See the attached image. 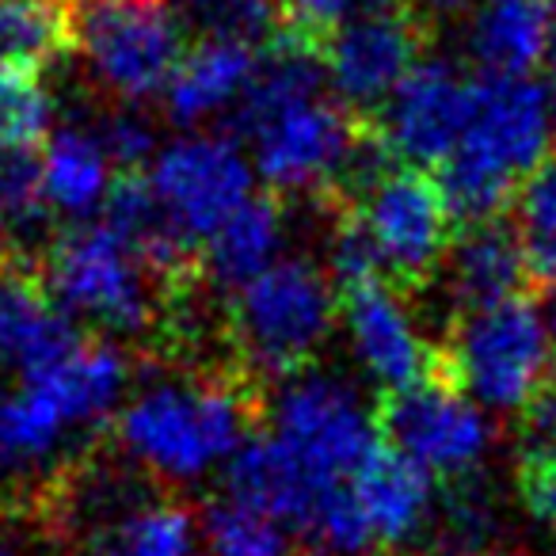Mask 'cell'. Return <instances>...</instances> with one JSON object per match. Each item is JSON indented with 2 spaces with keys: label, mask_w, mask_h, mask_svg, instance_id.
Wrapping results in <instances>:
<instances>
[{
  "label": "cell",
  "mask_w": 556,
  "mask_h": 556,
  "mask_svg": "<svg viewBox=\"0 0 556 556\" xmlns=\"http://www.w3.org/2000/svg\"><path fill=\"white\" fill-rule=\"evenodd\" d=\"M244 153L267 194L348 191L366 146V123L332 96L320 62V42L278 31L260 50V65L237 108Z\"/></svg>",
  "instance_id": "1"
},
{
  "label": "cell",
  "mask_w": 556,
  "mask_h": 556,
  "mask_svg": "<svg viewBox=\"0 0 556 556\" xmlns=\"http://www.w3.org/2000/svg\"><path fill=\"white\" fill-rule=\"evenodd\" d=\"M130 358L108 340H80L58 363L0 386V503L62 488L88 442L115 427L130 396Z\"/></svg>",
  "instance_id": "2"
},
{
  "label": "cell",
  "mask_w": 556,
  "mask_h": 556,
  "mask_svg": "<svg viewBox=\"0 0 556 556\" xmlns=\"http://www.w3.org/2000/svg\"><path fill=\"white\" fill-rule=\"evenodd\" d=\"M252 378L161 374L130 389L115 416L118 454L146 480L191 488L225 472L255 439Z\"/></svg>",
  "instance_id": "3"
},
{
  "label": "cell",
  "mask_w": 556,
  "mask_h": 556,
  "mask_svg": "<svg viewBox=\"0 0 556 556\" xmlns=\"http://www.w3.org/2000/svg\"><path fill=\"white\" fill-rule=\"evenodd\" d=\"M553 138V96L538 77H472L469 123L434 176L454 222H500L526 179L548 161Z\"/></svg>",
  "instance_id": "4"
},
{
  "label": "cell",
  "mask_w": 556,
  "mask_h": 556,
  "mask_svg": "<svg viewBox=\"0 0 556 556\" xmlns=\"http://www.w3.org/2000/svg\"><path fill=\"white\" fill-rule=\"evenodd\" d=\"M340 320V287L325 263L282 255L270 270L229 294V340L240 370L287 381L313 370Z\"/></svg>",
  "instance_id": "5"
},
{
  "label": "cell",
  "mask_w": 556,
  "mask_h": 556,
  "mask_svg": "<svg viewBox=\"0 0 556 556\" xmlns=\"http://www.w3.org/2000/svg\"><path fill=\"white\" fill-rule=\"evenodd\" d=\"M439 374L488 416H526L556 386V348L530 298L462 309L439 348Z\"/></svg>",
  "instance_id": "6"
},
{
  "label": "cell",
  "mask_w": 556,
  "mask_h": 556,
  "mask_svg": "<svg viewBox=\"0 0 556 556\" xmlns=\"http://www.w3.org/2000/svg\"><path fill=\"white\" fill-rule=\"evenodd\" d=\"M42 287L73 325L103 336H146L161 320V287L149 260L111 222H85L58 232L42 252Z\"/></svg>",
  "instance_id": "7"
},
{
  "label": "cell",
  "mask_w": 556,
  "mask_h": 556,
  "mask_svg": "<svg viewBox=\"0 0 556 556\" xmlns=\"http://www.w3.org/2000/svg\"><path fill=\"white\" fill-rule=\"evenodd\" d=\"M73 50L111 100H161L184 62V24L164 0H77Z\"/></svg>",
  "instance_id": "8"
},
{
  "label": "cell",
  "mask_w": 556,
  "mask_h": 556,
  "mask_svg": "<svg viewBox=\"0 0 556 556\" xmlns=\"http://www.w3.org/2000/svg\"><path fill=\"white\" fill-rule=\"evenodd\" d=\"M168 240L199 263L202 244L252 199L255 168L244 146L225 134H179L141 172Z\"/></svg>",
  "instance_id": "9"
},
{
  "label": "cell",
  "mask_w": 556,
  "mask_h": 556,
  "mask_svg": "<svg viewBox=\"0 0 556 556\" xmlns=\"http://www.w3.org/2000/svg\"><path fill=\"white\" fill-rule=\"evenodd\" d=\"M378 424L381 442L393 454L446 488L477 480L495 442L488 412L450 386L442 374L381 396Z\"/></svg>",
  "instance_id": "10"
},
{
  "label": "cell",
  "mask_w": 556,
  "mask_h": 556,
  "mask_svg": "<svg viewBox=\"0 0 556 556\" xmlns=\"http://www.w3.org/2000/svg\"><path fill=\"white\" fill-rule=\"evenodd\" d=\"M348 214L366 232L386 278L424 282L446 263L454 244V214L439 179L424 168L389 164L351 199Z\"/></svg>",
  "instance_id": "11"
},
{
  "label": "cell",
  "mask_w": 556,
  "mask_h": 556,
  "mask_svg": "<svg viewBox=\"0 0 556 556\" xmlns=\"http://www.w3.org/2000/svg\"><path fill=\"white\" fill-rule=\"evenodd\" d=\"M424 24L412 9H366L328 39H320V62L332 96L348 111L378 115L408 73L424 62Z\"/></svg>",
  "instance_id": "12"
},
{
  "label": "cell",
  "mask_w": 556,
  "mask_h": 556,
  "mask_svg": "<svg viewBox=\"0 0 556 556\" xmlns=\"http://www.w3.org/2000/svg\"><path fill=\"white\" fill-rule=\"evenodd\" d=\"M340 325L355 366L381 396L439 374V348H431L416 309L389 278H366L340 290Z\"/></svg>",
  "instance_id": "13"
},
{
  "label": "cell",
  "mask_w": 556,
  "mask_h": 556,
  "mask_svg": "<svg viewBox=\"0 0 556 556\" xmlns=\"http://www.w3.org/2000/svg\"><path fill=\"white\" fill-rule=\"evenodd\" d=\"M469 103L472 80L446 58H424L374 115V134L396 164L442 168L465 134Z\"/></svg>",
  "instance_id": "14"
},
{
  "label": "cell",
  "mask_w": 556,
  "mask_h": 556,
  "mask_svg": "<svg viewBox=\"0 0 556 556\" xmlns=\"http://www.w3.org/2000/svg\"><path fill=\"white\" fill-rule=\"evenodd\" d=\"M351 500L363 518L374 556H396L427 541L439 522V484L381 446L351 480Z\"/></svg>",
  "instance_id": "15"
},
{
  "label": "cell",
  "mask_w": 556,
  "mask_h": 556,
  "mask_svg": "<svg viewBox=\"0 0 556 556\" xmlns=\"http://www.w3.org/2000/svg\"><path fill=\"white\" fill-rule=\"evenodd\" d=\"M80 332L42 287L39 270H0V374L24 378L65 358Z\"/></svg>",
  "instance_id": "16"
},
{
  "label": "cell",
  "mask_w": 556,
  "mask_h": 556,
  "mask_svg": "<svg viewBox=\"0 0 556 556\" xmlns=\"http://www.w3.org/2000/svg\"><path fill=\"white\" fill-rule=\"evenodd\" d=\"M118 172L100 126H58L39 153V184L47 210L58 217H70L73 225L96 222L115 194Z\"/></svg>",
  "instance_id": "17"
},
{
  "label": "cell",
  "mask_w": 556,
  "mask_h": 556,
  "mask_svg": "<svg viewBox=\"0 0 556 556\" xmlns=\"http://www.w3.org/2000/svg\"><path fill=\"white\" fill-rule=\"evenodd\" d=\"M556 0H480L465 27V47L480 73L533 77L548 70Z\"/></svg>",
  "instance_id": "18"
},
{
  "label": "cell",
  "mask_w": 556,
  "mask_h": 556,
  "mask_svg": "<svg viewBox=\"0 0 556 556\" xmlns=\"http://www.w3.org/2000/svg\"><path fill=\"white\" fill-rule=\"evenodd\" d=\"M442 275H446V294L462 313L522 298L530 263L510 225L484 222L465 225V232H457L442 263Z\"/></svg>",
  "instance_id": "19"
},
{
  "label": "cell",
  "mask_w": 556,
  "mask_h": 556,
  "mask_svg": "<svg viewBox=\"0 0 556 556\" xmlns=\"http://www.w3.org/2000/svg\"><path fill=\"white\" fill-rule=\"evenodd\" d=\"M255 65L260 50L244 42H194L164 92V108L187 130L237 111L255 77Z\"/></svg>",
  "instance_id": "20"
},
{
  "label": "cell",
  "mask_w": 556,
  "mask_h": 556,
  "mask_svg": "<svg viewBox=\"0 0 556 556\" xmlns=\"http://www.w3.org/2000/svg\"><path fill=\"white\" fill-rule=\"evenodd\" d=\"M287 210L275 194H252L214 237L202 244V275L222 290H240L282 260L287 248Z\"/></svg>",
  "instance_id": "21"
},
{
  "label": "cell",
  "mask_w": 556,
  "mask_h": 556,
  "mask_svg": "<svg viewBox=\"0 0 556 556\" xmlns=\"http://www.w3.org/2000/svg\"><path fill=\"white\" fill-rule=\"evenodd\" d=\"M85 556H199V518L168 495H146L115 522L88 533Z\"/></svg>",
  "instance_id": "22"
},
{
  "label": "cell",
  "mask_w": 556,
  "mask_h": 556,
  "mask_svg": "<svg viewBox=\"0 0 556 556\" xmlns=\"http://www.w3.org/2000/svg\"><path fill=\"white\" fill-rule=\"evenodd\" d=\"M77 0H0V58L42 73L73 47Z\"/></svg>",
  "instance_id": "23"
},
{
  "label": "cell",
  "mask_w": 556,
  "mask_h": 556,
  "mask_svg": "<svg viewBox=\"0 0 556 556\" xmlns=\"http://www.w3.org/2000/svg\"><path fill=\"white\" fill-rule=\"evenodd\" d=\"M202 556H294L298 538L290 526L263 510L217 495L199 518Z\"/></svg>",
  "instance_id": "24"
},
{
  "label": "cell",
  "mask_w": 556,
  "mask_h": 556,
  "mask_svg": "<svg viewBox=\"0 0 556 556\" xmlns=\"http://www.w3.org/2000/svg\"><path fill=\"white\" fill-rule=\"evenodd\" d=\"M172 9L199 42H244L260 50L282 24L275 0H176Z\"/></svg>",
  "instance_id": "25"
},
{
  "label": "cell",
  "mask_w": 556,
  "mask_h": 556,
  "mask_svg": "<svg viewBox=\"0 0 556 556\" xmlns=\"http://www.w3.org/2000/svg\"><path fill=\"white\" fill-rule=\"evenodd\" d=\"M54 134V100L39 73L0 58V153H35Z\"/></svg>",
  "instance_id": "26"
},
{
  "label": "cell",
  "mask_w": 556,
  "mask_h": 556,
  "mask_svg": "<svg viewBox=\"0 0 556 556\" xmlns=\"http://www.w3.org/2000/svg\"><path fill=\"white\" fill-rule=\"evenodd\" d=\"M522 419V503L538 522L556 526V386Z\"/></svg>",
  "instance_id": "27"
},
{
  "label": "cell",
  "mask_w": 556,
  "mask_h": 556,
  "mask_svg": "<svg viewBox=\"0 0 556 556\" xmlns=\"http://www.w3.org/2000/svg\"><path fill=\"white\" fill-rule=\"evenodd\" d=\"M510 229L522 244L530 275L556 282V156H548L522 184Z\"/></svg>",
  "instance_id": "28"
},
{
  "label": "cell",
  "mask_w": 556,
  "mask_h": 556,
  "mask_svg": "<svg viewBox=\"0 0 556 556\" xmlns=\"http://www.w3.org/2000/svg\"><path fill=\"white\" fill-rule=\"evenodd\" d=\"M439 522H442V538L462 556L484 553L495 538V507L477 480H465V484L450 488L446 503L439 507Z\"/></svg>",
  "instance_id": "29"
},
{
  "label": "cell",
  "mask_w": 556,
  "mask_h": 556,
  "mask_svg": "<svg viewBox=\"0 0 556 556\" xmlns=\"http://www.w3.org/2000/svg\"><path fill=\"white\" fill-rule=\"evenodd\" d=\"M100 134H103V141H108L111 156H115V164H118V172H123V176L141 172L156 156V149H161V146H156L153 126H149L134 108L111 115L108 123L100 126Z\"/></svg>",
  "instance_id": "30"
},
{
  "label": "cell",
  "mask_w": 556,
  "mask_h": 556,
  "mask_svg": "<svg viewBox=\"0 0 556 556\" xmlns=\"http://www.w3.org/2000/svg\"><path fill=\"white\" fill-rule=\"evenodd\" d=\"M282 20L294 35H305V39L320 42L343 27L348 20H355L358 12L370 9V0H275Z\"/></svg>",
  "instance_id": "31"
},
{
  "label": "cell",
  "mask_w": 556,
  "mask_h": 556,
  "mask_svg": "<svg viewBox=\"0 0 556 556\" xmlns=\"http://www.w3.org/2000/svg\"><path fill=\"white\" fill-rule=\"evenodd\" d=\"M465 4H469V0H408V9L419 12V16H424V12H457V9H465Z\"/></svg>",
  "instance_id": "32"
},
{
  "label": "cell",
  "mask_w": 556,
  "mask_h": 556,
  "mask_svg": "<svg viewBox=\"0 0 556 556\" xmlns=\"http://www.w3.org/2000/svg\"><path fill=\"white\" fill-rule=\"evenodd\" d=\"M545 325H548V336H553V348H556V287H553V294H548V302H545Z\"/></svg>",
  "instance_id": "33"
},
{
  "label": "cell",
  "mask_w": 556,
  "mask_h": 556,
  "mask_svg": "<svg viewBox=\"0 0 556 556\" xmlns=\"http://www.w3.org/2000/svg\"><path fill=\"white\" fill-rule=\"evenodd\" d=\"M0 556H24V548H20V541L12 538L9 530H0Z\"/></svg>",
  "instance_id": "34"
},
{
  "label": "cell",
  "mask_w": 556,
  "mask_h": 556,
  "mask_svg": "<svg viewBox=\"0 0 556 556\" xmlns=\"http://www.w3.org/2000/svg\"><path fill=\"white\" fill-rule=\"evenodd\" d=\"M0 232H4V214H0Z\"/></svg>",
  "instance_id": "35"
},
{
  "label": "cell",
  "mask_w": 556,
  "mask_h": 556,
  "mask_svg": "<svg viewBox=\"0 0 556 556\" xmlns=\"http://www.w3.org/2000/svg\"><path fill=\"white\" fill-rule=\"evenodd\" d=\"M553 118H556V96H553Z\"/></svg>",
  "instance_id": "36"
},
{
  "label": "cell",
  "mask_w": 556,
  "mask_h": 556,
  "mask_svg": "<svg viewBox=\"0 0 556 556\" xmlns=\"http://www.w3.org/2000/svg\"><path fill=\"white\" fill-rule=\"evenodd\" d=\"M553 556H556V548H553Z\"/></svg>",
  "instance_id": "37"
}]
</instances>
